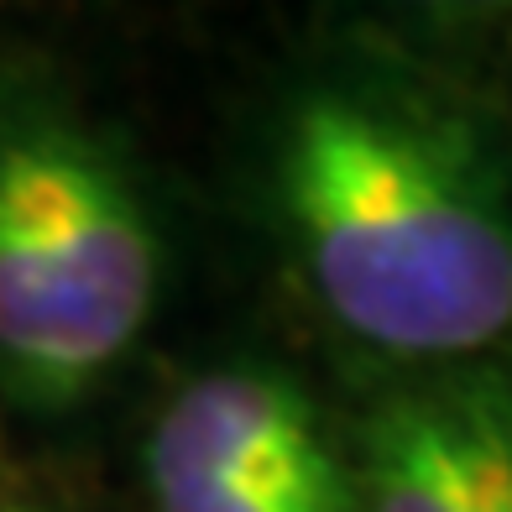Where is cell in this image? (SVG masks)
<instances>
[{
    "instance_id": "6da1fadb",
    "label": "cell",
    "mask_w": 512,
    "mask_h": 512,
    "mask_svg": "<svg viewBox=\"0 0 512 512\" xmlns=\"http://www.w3.org/2000/svg\"><path fill=\"white\" fill-rule=\"evenodd\" d=\"M272 178L314 298L371 351L471 356L512 330V215L445 121L371 89H314Z\"/></svg>"
},
{
    "instance_id": "7a4b0ae2",
    "label": "cell",
    "mask_w": 512,
    "mask_h": 512,
    "mask_svg": "<svg viewBox=\"0 0 512 512\" xmlns=\"http://www.w3.org/2000/svg\"><path fill=\"white\" fill-rule=\"evenodd\" d=\"M162 246L95 136L0 105V382L37 408L84 398L157 309Z\"/></svg>"
},
{
    "instance_id": "3957f363",
    "label": "cell",
    "mask_w": 512,
    "mask_h": 512,
    "mask_svg": "<svg viewBox=\"0 0 512 512\" xmlns=\"http://www.w3.org/2000/svg\"><path fill=\"white\" fill-rule=\"evenodd\" d=\"M371 512H465L471 450L465 408L450 398H403L366 429Z\"/></svg>"
},
{
    "instance_id": "277c9868",
    "label": "cell",
    "mask_w": 512,
    "mask_h": 512,
    "mask_svg": "<svg viewBox=\"0 0 512 512\" xmlns=\"http://www.w3.org/2000/svg\"><path fill=\"white\" fill-rule=\"evenodd\" d=\"M157 512H356L345 486H256L204 471H147Z\"/></svg>"
},
{
    "instance_id": "5b68a950",
    "label": "cell",
    "mask_w": 512,
    "mask_h": 512,
    "mask_svg": "<svg viewBox=\"0 0 512 512\" xmlns=\"http://www.w3.org/2000/svg\"><path fill=\"white\" fill-rule=\"evenodd\" d=\"M465 450H471V502L465 512H512V392H460Z\"/></svg>"
},
{
    "instance_id": "8992f818",
    "label": "cell",
    "mask_w": 512,
    "mask_h": 512,
    "mask_svg": "<svg viewBox=\"0 0 512 512\" xmlns=\"http://www.w3.org/2000/svg\"><path fill=\"white\" fill-rule=\"evenodd\" d=\"M450 6H502V0H450Z\"/></svg>"
},
{
    "instance_id": "52a82bcc",
    "label": "cell",
    "mask_w": 512,
    "mask_h": 512,
    "mask_svg": "<svg viewBox=\"0 0 512 512\" xmlns=\"http://www.w3.org/2000/svg\"><path fill=\"white\" fill-rule=\"evenodd\" d=\"M408 6H450V0H408Z\"/></svg>"
}]
</instances>
